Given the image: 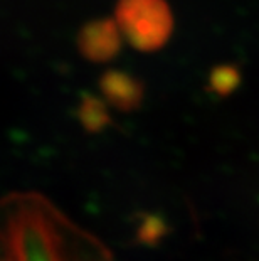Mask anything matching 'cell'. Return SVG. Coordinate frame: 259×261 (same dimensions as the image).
I'll list each match as a JSON object with an SVG mask.
<instances>
[{
	"label": "cell",
	"mask_w": 259,
	"mask_h": 261,
	"mask_svg": "<svg viewBox=\"0 0 259 261\" xmlns=\"http://www.w3.org/2000/svg\"><path fill=\"white\" fill-rule=\"evenodd\" d=\"M117 24L135 49L152 53L172 36L174 15L165 0H118Z\"/></svg>",
	"instance_id": "6da1fadb"
},
{
	"label": "cell",
	"mask_w": 259,
	"mask_h": 261,
	"mask_svg": "<svg viewBox=\"0 0 259 261\" xmlns=\"http://www.w3.org/2000/svg\"><path fill=\"white\" fill-rule=\"evenodd\" d=\"M121 37L117 20L98 19L79 31L78 47L81 56L91 63H108L120 53Z\"/></svg>",
	"instance_id": "7a4b0ae2"
},
{
	"label": "cell",
	"mask_w": 259,
	"mask_h": 261,
	"mask_svg": "<svg viewBox=\"0 0 259 261\" xmlns=\"http://www.w3.org/2000/svg\"><path fill=\"white\" fill-rule=\"evenodd\" d=\"M100 90L108 105L121 110V112H131L138 108L143 99V85L140 80L125 71H108L100 81Z\"/></svg>",
	"instance_id": "3957f363"
},
{
	"label": "cell",
	"mask_w": 259,
	"mask_h": 261,
	"mask_svg": "<svg viewBox=\"0 0 259 261\" xmlns=\"http://www.w3.org/2000/svg\"><path fill=\"white\" fill-rule=\"evenodd\" d=\"M108 103L101 101L96 96L84 94L79 101L78 116L81 125L88 132H101L109 125V115H108Z\"/></svg>",
	"instance_id": "277c9868"
},
{
	"label": "cell",
	"mask_w": 259,
	"mask_h": 261,
	"mask_svg": "<svg viewBox=\"0 0 259 261\" xmlns=\"http://www.w3.org/2000/svg\"><path fill=\"white\" fill-rule=\"evenodd\" d=\"M239 71L233 68V66H219V68L212 71L211 77H209L211 90L216 94H220V96H225L231 91H234L239 86Z\"/></svg>",
	"instance_id": "5b68a950"
}]
</instances>
